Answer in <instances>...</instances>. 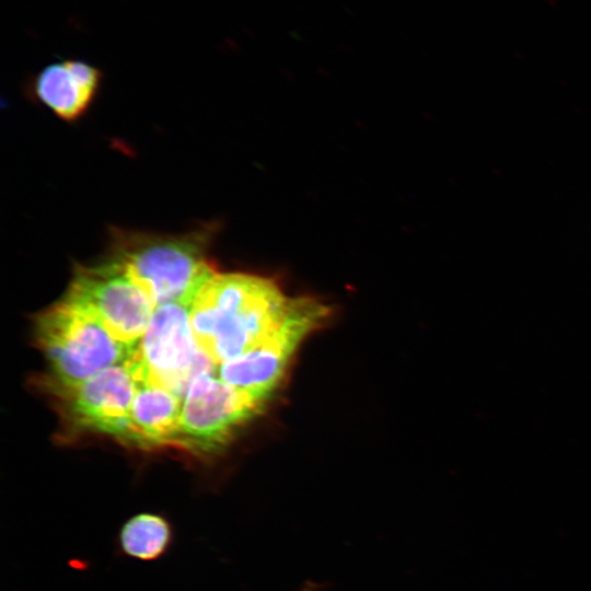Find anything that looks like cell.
Returning <instances> with one entry per match:
<instances>
[{
  "mask_svg": "<svg viewBox=\"0 0 591 591\" xmlns=\"http://www.w3.org/2000/svg\"><path fill=\"white\" fill-rule=\"evenodd\" d=\"M259 409L215 373L200 374L182 401L177 447L195 454L216 452Z\"/></svg>",
  "mask_w": 591,
  "mask_h": 591,
  "instance_id": "52a82bcc",
  "label": "cell"
},
{
  "mask_svg": "<svg viewBox=\"0 0 591 591\" xmlns=\"http://www.w3.org/2000/svg\"><path fill=\"white\" fill-rule=\"evenodd\" d=\"M300 591H316L315 588L311 587V586H305L303 589H301Z\"/></svg>",
  "mask_w": 591,
  "mask_h": 591,
  "instance_id": "7c38bea8",
  "label": "cell"
},
{
  "mask_svg": "<svg viewBox=\"0 0 591 591\" xmlns=\"http://www.w3.org/2000/svg\"><path fill=\"white\" fill-rule=\"evenodd\" d=\"M215 230L199 227L182 234L114 229L108 258L149 296L155 306L194 299L217 273L208 258Z\"/></svg>",
  "mask_w": 591,
  "mask_h": 591,
  "instance_id": "7a4b0ae2",
  "label": "cell"
},
{
  "mask_svg": "<svg viewBox=\"0 0 591 591\" xmlns=\"http://www.w3.org/2000/svg\"><path fill=\"white\" fill-rule=\"evenodd\" d=\"M181 397L149 383H140L132 401L124 442L142 449L176 445L179 437Z\"/></svg>",
  "mask_w": 591,
  "mask_h": 591,
  "instance_id": "30bf717a",
  "label": "cell"
},
{
  "mask_svg": "<svg viewBox=\"0 0 591 591\" xmlns=\"http://www.w3.org/2000/svg\"><path fill=\"white\" fill-rule=\"evenodd\" d=\"M103 73L81 59L55 61L32 79L34 97L57 117L73 121L84 115L101 86Z\"/></svg>",
  "mask_w": 591,
  "mask_h": 591,
  "instance_id": "9c48e42d",
  "label": "cell"
},
{
  "mask_svg": "<svg viewBox=\"0 0 591 591\" xmlns=\"http://www.w3.org/2000/svg\"><path fill=\"white\" fill-rule=\"evenodd\" d=\"M67 296L79 301L129 348L144 334L155 305L149 296L111 258L78 266Z\"/></svg>",
  "mask_w": 591,
  "mask_h": 591,
  "instance_id": "8992f818",
  "label": "cell"
},
{
  "mask_svg": "<svg viewBox=\"0 0 591 591\" xmlns=\"http://www.w3.org/2000/svg\"><path fill=\"white\" fill-rule=\"evenodd\" d=\"M35 336L53 372L50 383L73 385L124 362L131 348L99 316L67 296L36 320Z\"/></svg>",
  "mask_w": 591,
  "mask_h": 591,
  "instance_id": "3957f363",
  "label": "cell"
},
{
  "mask_svg": "<svg viewBox=\"0 0 591 591\" xmlns=\"http://www.w3.org/2000/svg\"><path fill=\"white\" fill-rule=\"evenodd\" d=\"M139 384L126 359L78 384L50 383L49 387L73 427L125 441Z\"/></svg>",
  "mask_w": 591,
  "mask_h": 591,
  "instance_id": "ba28073f",
  "label": "cell"
},
{
  "mask_svg": "<svg viewBox=\"0 0 591 591\" xmlns=\"http://www.w3.org/2000/svg\"><path fill=\"white\" fill-rule=\"evenodd\" d=\"M176 540L173 521L164 513L143 511L119 526L115 547L123 557L143 563L157 561L169 554Z\"/></svg>",
  "mask_w": 591,
  "mask_h": 591,
  "instance_id": "8fae6325",
  "label": "cell"
},
{
  "mask_svg": "<svg viewBox=\"0 0 591 591\" xmlns=\"http://www.w3.org/2000/svg\"><path fill=\"white\" fill-rule=\"evenodd\" d=\"M327 314L328 309L313 299L291 298L274 332L251 351L218 366L217 376L263 407L300 343Z\"/></svg>",
  "mask_w": 591,
  "mask_h": 591,
  "instance_id": "5b68a950",
  "label": "cell"
},
{
  "mask_svg": "<svg viewBox=\"0 0 591 591\" xmlns=\"http://www.w3.org/2000/svg\"><path fill=\"white\" fill-rule=\"evenodd\" d=\"M192 304L155 306L147 329L127 361L139 383L164 387L184 397L200 374L215 373V362L199 349L190 325Z\"/></svg>",
  "mask_w": 591,
  "mask_h": 591,
  "instance_id": "277c9868",
  "label": "cell"
},
{
  "mask_svg": "<svg viewBox=\"0 0 591 591\" xmlns=\"http://www.w3.org/2000/svg\"><path fill=\"white\" fill-rule=\"evenodd\" d=\"M290 300L268 278L216 273L190 308L195 340L220 366L260 345L280 323Z\"/></svg>",
  "mask_w": 591,
  "mask_h": 591,
  "instance_id": "6da1fadb",
  "label": "cell"
}]
</instances>
